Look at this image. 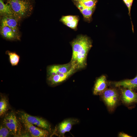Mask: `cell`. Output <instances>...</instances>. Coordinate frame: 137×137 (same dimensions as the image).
<instances>
[{
    "mask_svg": "<svg viewBox=\"0 0 137 137\" xmlns=\"http://www.w3.org/2000/svg\"><path fill=\"white\" fill-rule=\"evenodd\" d=\"M72 53L70 62L77 70L85 68L88 53L92 47L91 38L86 35H80L70 42Z\"/></svg>",
    "mask_w": 137,
    "mask_h": 137,
    "instance_id": "cell-1",
    "label": "cell"
},
{
    "mask_svg": "<svg viewBox=\"0 0 137 137\" xmlns=\"http://www.w3.org/2000/svg\"><path fill=\"white\" fill-rule=\"evenodd\" d=\"M82 14L83 20L88 23L92 20L98 0H71Z\"/></svg>",
    "mask_w": 137,
    "mask_h": 137,
    "instance_id": "cell-2",
    "label": "cell"
},
{
    "mask_svg": "<svg viewBox=\"0 0 137 137\" xmlns=\"http://www.w3.org/2000/svg\"><path fill=\"white\" fill-rule=\"evenodd\" d=\"M10 6L15 19L25 17L31 12L32 6L28 0H7Z\"/></svg>",
    "mask_w": 137,
    "mask_h": 137,
    "instance_id": "cell-3",
    "label": "cell"
},
{
    "mask_svg": "<svg viewBox=\"0 0 137 137\" xmlns=\"http://www.w3.org/2000/svg\"><path fill=\"white\" fill-rule=\"evenodd\" d=\"M115 88H107L100 95L101 98L110 112H113L119 102L120 96Z\"/></svg>",
    "mask_w": 137,
    "mask_h": 137,
    "instance_id": "cell-4",
    "label": "cell"
},
{
    "mask_svg": "<svg viewBox=\"0 0 137 137\" xmlns=\"http://www.w3.org/2000/svg\"><path fill=\"white\" fill-rule=\"evenodd\" d=\"M3 123L9 129L11 134L14 136L21 134V125L14 112L11 111L6 114Z\"/></svg>",
    "mask_w": 137,
    "mask_h": 137,
    "instance_id": "cell-5",
    "label": "cell"
},
{
    "mask_svg": "<svg viewBox=\"0 0 137 137\" xmlns=\"http://www.w3.org/2000/svg\"><path fill=\"white\" fill-rule=\"evenodd\" d=\"M21 120L25 121L36 126L47 130L51 131V126L46 120L42 117L31 115L24 111H19Z\"/></svg>",
    "mask_w": 137,
    "mask_h": 137,
    "instance_id": "cell-6",
    "label": "cell"
},
{
    "mask_svg": "<svg viewBox=\"0 0 137 137\" xmlns=\"http://www.w3.org/2000/svg\"><path fill=\"white\" fill-rule=\"evenodd\" d=\"M79 122V120L75 118H70L64 119L57 126L56 129L57 134L60 137H64L65 133L69 132L74 125Z\"/></svg>",
    "mask_w": 137,
    "mask_h": 137,
    "instance_id": "cell-7",
    "label": "cell"
},
{
    "mask_svg": "<svg viewBox=\"0 0 137 137\" xmlns=\"http://www.w3.org/2000/svg\"><path fill=\"white\" fill-rule=\"evenodd\" d=\"M77 71V68L74 66L70 71L66 73L47 76V81L50 85H56L65 81Z\"/></svg>",
    "mask_w": 137,
    "mask_h": 137,
    "instance_id": "cell-8",
    "label": "cell"
},
{
    "mask_svg": "<svg viewBox=\"0 0 137 137\" xmlns=\"http://www.w3.org/2000/svg\"><path fill=\"white\" fill-rule=\"evenodd\" d=\"M21 120L26 129L32 137H47L49 136V131L36 126L25 121Z\"/></svg>",
    "mask_w": 137,
    "mask_h": 137,
    "instance_id": "cell-9",
    "label": "cell"
},
{
    "mask_svg": "<svg viewBox=\"0 0 137 137\" xmlns=\"http://www.w3.org/2000/svg\"><path fill=\"white\" fill-rule=\"evenodd\" d=\"M120 98L127 105L137 103V93L134 90L122 87L120 89Z\"/></svg>",
    "mask_w": 137,
    "mask_h": 137,
    "instance_id": "cell-10",
    "label": "cell"
},
{
    "mask_svg": "<svg viewBox=\"0 0 137 137\" xmlns=\"http://www.w3.org/2000/svg\"><path fill=\"white\" fill-rule=\"evenodd\" d=\"M73 66L70 62L63 64L49 65L47 68V76L66 73L70 71Z\"/></svg>",
    "mask_w": 137,
    "mask_h": 137,
    "instance_id": "cell-11",
    "label": "cell"
},
{
    "mask_svg": "<svg viewBox=\"0 0 137 137\" xmlns=\"http://www.w3.org/2000/svg\"><path fill=\"white\" fill-rule=\"evenodd\" d=\"M108 83L106 76L102 75L96 80L93 89L94 95H100L108 88Z\"/></svg>",
    "mask_w": 137,
    "mask_h": 137,
    "instance_id": "cell-12",
    "label": "cell"
},
{
    "mask_svg": "<svg viewBox=\"0 0 137 137\" xmlns=\"http://www.w3.org/2000/svg\"><path fill=\"white\" fill-rule=\"evenodd\" d=\"M79 20V17L77 15H63L60 21L64 25L71 29L76 31Z\"/></svg>",
    "mask_w": 137,
    "mask_h": 137,
    "instance_id": "cell-13",
    "label": "cell"
},
{
    "mask_svg": "<svg viewBox=\"0 0 137 137\" xmlns=\"http://www.w3.org/2000/svg\"><path fill=\"white\" fill-rule=\"evenodd\" d=\"M112 83L115 87H122L134 90L137 89V76L132 79L112 82Z\"/></svg>",
    "mask_w": 137,
    "mask_h": 137,
    "instance_id": "cell-14",
    "label": "cell"
},
{
    "mask_svg": "<svg viewBox=\"0 0 137 137\" xmlns=\"http://www.w3.org/2000/svg\"><path fill=\"white\" fill-rule=\"evenodd\" d=\"M0 33L5 39L11 40H20L18 33L11 28L6 26L1 27Z\"/></svg>",
    "mask_w": 137,
    "mask_h": 137,
    "instance_id": "cell-15",
    "label": "cell"
},
{
    "mask_svg": "<svg viewBox=\"0 0 137 137\" xmlns=\"http://www.w3.org/2000/svg\"><path fill=\"white\" fill-rule=\"evenodd\" d=\"M1 21V27H7L18 33V23L15 18L11 17L4 16Z\"/></svg>",
    "mask_w": 137,
    "mask_h": 137,
    "instance_id": "cell-16",
    "label": "cell"
},
{
    "mask_svg": "<svg viewBox=\"0 0 137 137\" xmlns=\"http://www.w3.org/2000/svg\"><path fill=\"white\" fill-rule=\"evenodd\" d=\"M0 13L1 15L15 18L13 11L9 4H5L3 0H0Z\"/></svg>",
    "mask_w": 137,
    "mask_h": 137,
    "instance_id": "cell-17",
    "label": "cell"
},
{
    "mask_svg": "<svg viewBox=\"0 0 137 137\" xmlns=\"http://www.w3.org/2000/svg\"><path fill=\"white\" fill-rule=\"evenodd\" d=\"M9 107V102L5 96L1 97L0 100V116L4 115L8 110Z\"/></svg>",
    "mask_w": 137,
    "mask_h": 137,
    "instance_id": "cell-18",
    "label": "cell"
},
{
    "mask_svg": "<svg viewBox=\"0 0 137 137\" xmlns=\"http://www.w3.org/2000/svg\"><path fill=\"white\" fill-rule=\"evenodd\" d=\"M6 54L9 56V60L12 66H15L18 65L20 59V56L15 52L7 51Z\"/></svg>",
    "mask_w": 137,
    "mask_h": 137,
    "instance_id": "cell-19",
    "label": "cell"
},
{
    "mask_svg": "<svg viewBox=\"0 0 137 137\" xmlns=\"http://www.w3.org/2000/svg\"><path fill=\"white\" fill-rule=\"evenodd\" d=\"M127 6L128 10V14L130 17V18L131 20V22L132 26V29L133 32H134L133 27L131 21V10L132 5L134 0H122Z\"/></svg>",
    "mask_w": 137,
    "mask_h": 137,
    "instance_id": "cell-20",
    "label": "cell"
},
{
    "mask_svg": "<svg viewBox=\"0 0 137 137\" xmlns=\"http://www.w3.org/2000/svg\"><path fill=\"white\" fill-rule=\"evenodd\" d=\"M10 134V132L8 129L4 125H1L0 127V137H6Z\"/></svg>",
    "mask_w": 137,
    "mask_h": 137,
    "instance_id": "cell-21",
    "label": "cell"
},
{
    "mask_svg": "<svg viewBox=\"0 0 137 137\" xmlns=\"http://www.w3.org/2000/svg\"><path fill=\"white\" fill-rule=\"evenodd\" d=\"M118 136L119 137H131L130 135L126 134L123 132H120L118 135Z\"/></svg>",
    "mask_w": 137,
    "mask_h": 137,
    "instance_id": "cell-22",
    "label": "cell"
},
{
    "mask_svg": "<svg viewBox=\"0 0 137 137\" xmlns=\"http://www.w3.org/2000/svg\"><path fill=\"white\" fill-rule=\"evenodd\" d=\"M136 76H137V75H136Z\"/></svg>",
    "mask_w": 137,
    "mask_h": 137,
    "instance_id": "cell-23",
    "label": "cell"
}]
</instances>
